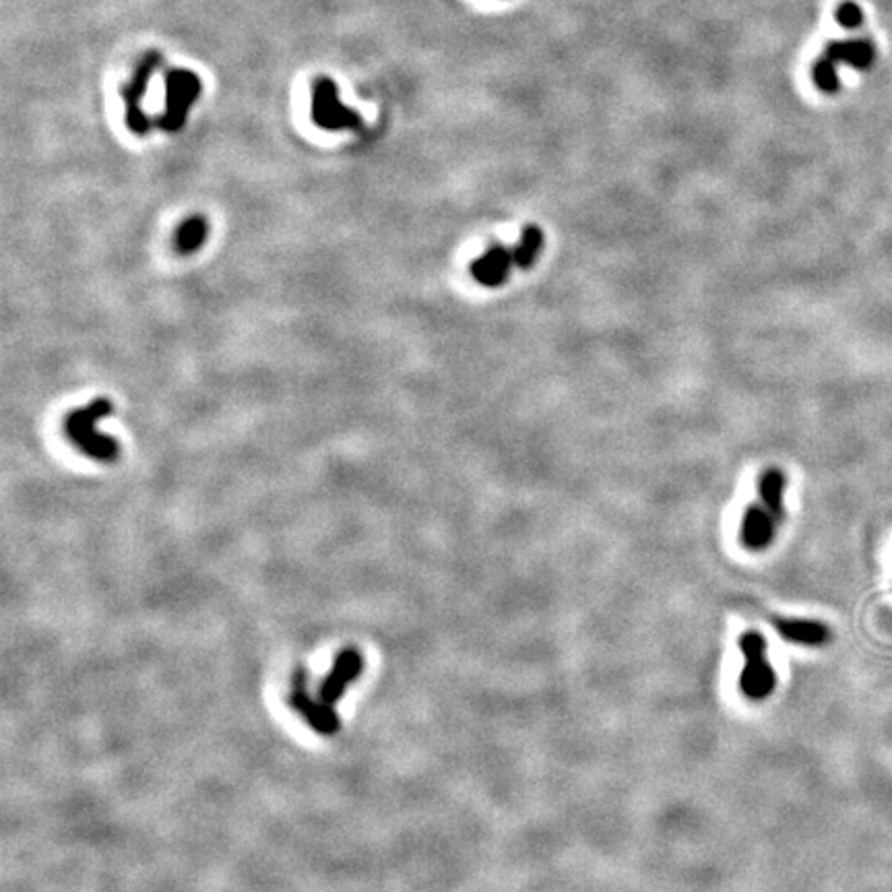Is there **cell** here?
<instances>
[{"label":"cell","instance_id":"cell-1","mask_svg":"<svg viewBox=\"0 0 892 892\" xmlns=\"http://www.w3.org/2000/svg\"><path fill=\"white\" fill-rule=\"evenodd\" d=\"M546 238L541 228L525 226L517 244H490L482 257L473 259L471 277L484 288H500L515 269H531L544 250Z\"/></svg>","mask_w":892,"mask_h":892},{"label":"cell","instance_id":"cell-2","mask_svg":"<svg viewBox=\"0 0 892 892\" xmlns=\"http://www.w3.org/2000/svg\"><path fill=\"white\" fill-rule=\"evenodd\" d=\"M110 413H112V403L100 397L83 409H75L65 420L67 436L87 457L100 461H114L120 455V446L114 438L95 432V424L102 418H108Z\"/></svg>","mask_w":892,"mask_h":892},{"label":"cell","instance_id":"cell-3","mask_svg":"<svg viewBox=\"0 0 892 892\" xmlns=\"http://www.w3.org/2000/svg\"><path fill=\"white\" fill-rule=\"evenodd\" d=\"M738 647L744 655V667L738 680L742 696L752 703L767 700L777 688V674L767 657V641L760 632L748 630L740 636Z\"/></svg>","mask_w":892,"mask_h":892},{"label":"cell","instance_id":"cell-4","mask_svg":"<svg viewBox=\"0 0 892 892\" xmlns=\"http://www.w3.org/2000/svg\"><path fill=\"white\" fill-rule=\"evenodd\" d=\"M312 118L327 131L360 129L362 126L360 114L339 102L337 85L331 79H318L312 87Z\"/></svg>","mask_w":892,"mask_h":892},{"label":"cell","instance_id":"cell-5","mask_svg":"<svg viewBox=\"0 0 892 892\" xmlns=\"http://www.w3.org/2000/svg\"><path fill=\"white\" fill-rule=\"evenodd\" d=\"M201 93V81L188 71H172L166 83V112L159 118V126L168 133L180 131L190 106Z\"/></svg>","mask_w":892,"mask_h":892},{"label":"cell","instance_id":"cell-6","mask_svg":"<svg viewBox=\"0 0 892 892\" xmlns=\"http://www.w3.org/2000/svg\"><path fill=\"white\" fill-rule=\"evenodd\" d=\"M781 523L773 517L769 508H764L758 500L750 504L740 521V544L748 552H764L779 531Z\"/></svg>","mask_w":892,"mask_h":892},{"label":"cell","instance_id":"cell-7","mask_svg":"<svg viewBox=\"0 0 892 892\" xmlns=\"http://www.w3.org/2000/svg\"><path fill=\"white\" fill-rule=\"evenodd\" d=\"M157 62H159L157 54H149L143 60V65L137 69V73H135L133 81L129 83V87H126V91H124L126 124H129V129L135 131L137 135H145L149 131V126H151L149 118L141 110V100H143V95L147 91V85H149V79H151L153 71L157 69Z\"/></svg>","mask_w":892,"mask_h":892},{"label":"cell","instance_id":"cell-8","mask_svg":"<svg viewBox=\"0 0 892 892\" xmlns=\"http://www.w3.org/2000/svg\"><path fill=\"white\" fill-rule=\"evenodd\" d=\"M364 667V661L358 651H343L333 669L329 672L327 680L321 686V700L329 707H335L337 700H341L345 688L352 684Z\"/></svg>","mask_w":892,"mask_h":892},{"label":"cell","instance_id":"cell-9","mask_svg":"<svg viewBox=\"0 0 892 892\" xmlns=\"http://www.w3.org/2000/svg\"><path fill=\"white\" fill-rule=\"evenodd\" d=\"M775 630L787 643L802 647H822L831 641V628L814 620H793V618H773Z\"/></svg>","mask_w":892,"mask_h":892},{"label":"cell","instance_id":"cell-10","mask_svg":"<svg viewBox=\"0 0 892 892\" xmlns=\"http://www.w3.org/2000/svg\"><path fill=\"white\" fill-rule=\"evenodd\" d=\"M292 705L298 709V713L318 731V734H335L339 721L333 713V707L321 703H314V698L308 696L306 688L302 684H296L292 692Z\"/></svg>","mask_w":892,"mask_h":892},{"label":"cell","instance_id":"cell-11","mask_svg":"<svg viewBox=\"0 0 892 892\" xmlns=\"http://www.w3.org/2000/svg\"><path fill=\"white\" fill-rule=\"evenodd\" d=\"M785 488H787V475L777 467L764 471L758 477L756 484L758 502L764 508H769L779 523H783L785 519Z\"/></svg>","mask_w":892,"mask_h":892},{"label":"cell","instance_id":"cell-12","mask_svg":"<svg viewBox=\"0 0 892 892\" xmlns=\"http://www.w3.org/2000/svg\"><path fill=\"white\" fill-rule=\"evenodd\" d=\"M874 48L870 42L864 40H849V42H833L828 44L824 50V58H828L835 65L839 62H845V65H851L857 71H866L872 67L874 62Z\"/></svg>","mask_w":892,"mask_h":892},{"label":"cell","instance_id":"cell-13","mask_svg":"<svg viewBox=\"0 0 892 892\" xmlns=\"http://www.w3.org/2000/svg\"><path fill=\"white\" fill-rule=\"evenodd\" d=\"M207 221L201 215L188 217L176 232V250L180 254L197 252L207 240Z\"/></svg>","mask_w":892,"mask_h":892},{"label":"cell","instance_id":"cell-14","mask_svg":"<svg viewBox=\"0 0 892 892\" xmlns=\"http://www.w3.org/2000/svg\"><path fill=\"white\" fill-rule=\"evenodd\" d=\"M814 81L826 93L837 91L839 89V75H837L835 62H831V60L822 56L814 65Z\"/></svg>","mask_w":892,"mask_h":892},{"label":"cell","instance_id":"cell-15","mask_svg":"<svg viewBox=\"0 0 892 892\" xmlns=\"http://www.w3.org/2000/svg\"><path fill=\"white\" fill-rule=\"evenodd\" d=\"M837 21H839V25H843V27H847V29H855V27L862 25V21H864V13H862V9H859L855 3H843V5L837 9Z\"/></svg>","mask_w":892,"mask_h":892}]
</instances>
